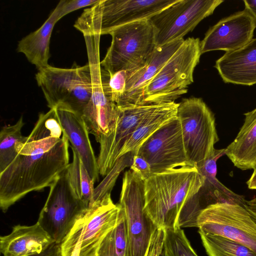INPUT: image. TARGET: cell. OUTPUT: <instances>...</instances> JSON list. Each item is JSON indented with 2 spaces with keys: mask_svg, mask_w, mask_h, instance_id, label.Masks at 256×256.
Listing matches in <instances>:
<instances>
[{
  "mask_svg": "<svg viewBox=\"0 0 256 256\" xmlns=\"http://www.w3.org/2000/svg\"><path fill=\"white\" fill-rule=\"evenodd\" d=\"M126 79V71H120L109 75L108 85L112 100L116 105L124 92Z\"/></svg>",
  "mask_w": 256,
  "mask_h": 256,
  "instance_id": "30",
  "label": "cell"
},
{
  "mask_svg": "<svg viewBox=\"0 0 256 256\" xmlns=\"http://www.w3.org/2000/svg\"><path fill=\"white\" fill-rule=\"evenodd\" d=\"M120 210L108 193L85 210L78 256H96L102 242L117 222Z\"/></svg>",
  "mask_w": 256,
  "mask_h": 256,
  "instance_id": "16",
  "label": "cell"
},
{
  "mask_svg": "<svg viewBox=\"0 0 256 256\" xmlns=\"http://www.w3.org/2000/svg\"><path fill=\"white\" fill-rule=\"evenodd\" d=\"M157 104H129L118 106V116L112 131L100 136V152L97 158L100 174L106 176L120 159L126 142L142 120L158 106Z\"/></svg>",
  "mask_w": 256,
  "mask_h": 256,
  "instance_id": "13",
  "label": "cell"
},
{
  "mask_svg": "<svg viewBox=\"0 0 256 256\" xmlns=\"http://www.w3.org/2000/svg\"><path fill=\"white\" fill-rule=\"evenodd\" d=\"M197 228L241 244L256 254V220L243 206L228 202L210 204L199 214Z\"/></svg>",
  "mask_w": 256,
  "mask_h": 256,
  "instance_id": "10",
  "label": "cell"
},
{
  "mask_svg": "<svg viewBox=\"0 0 256 256\" xmlns=\"http://www.w3.org/2000/svg\"><path fill=\"white\" fill-rule=\"evenodd\" d=\"M29 256H62L60 244L54 243L42 252Z\"/></svg>",
  "mask_w": 256,
  "mask_h": 256,
  "instance_id": "33",
  "label": "cell"
},
{
  "mask_svg": "<svg viewBox=\"0 0 256 256\" xmlns=\"http://www.w3.org/2000/svg\"><path fill=\"white\" fill-rule=\"evenodd\" d=\"M70 142L56 108L41 113L30 134L16 146L17 155L0 172V207L4 212L30 192L50 187L68 166Z\"/></svg>",
  "mask_w": 256,
  "mask_h": 256,
  "instance_id": "1",
  "label": "cell"
},
{
  "mask_svg": "<svg viewBox=\"0 0 256 256\" xmlns=\"http://www.w3.org/2000/svg\"><path fill=\"white\" fill-rule=\"evenodd\" d=\"M71 148L72 161L66 168L68 181L76 196L88 208L94 204L95 181L89 175L76 150Z\"/></svg>",
  "mask_w": 256,
  "mask_h": 256,
  "instance_id": "25",
  "label": "cell"
},
{
  "mask_svg": "<svg viewBox=\"0 0 256 256\" xmlns=\"http://www.w3.org/2000/svg\"><path fill=\"white\" fill-rule=\"evenodd\" d=\"M36 80L48 106L82 116L92 93V77L88 64L60 68L48 65L38 70Z\"/></svg>",
  "mask_w": 256,
  "mask_h": 256,
  "instance_id": "4",
  "label": "cell"
},
{
  "mask_svg": "<svg viewBox=\"0 0 256 256\" xmlns=\"http://www.w3.org/2000/svg\"><path fill=\"white\" fill-rule=\"evenodd\" d=\"M222 0H178L150 19L156 32V46L177 40L212 14Z\"/></svg>",
  "mask_w": 256,
  "mask_h": 256,
  "instance_id": "11",
  "label": "cell"
},
{
  "mask_svg": "<svg viewBox=\"0 0 256 256\" xmlns=\"http://www.w3.org/2000/svg\"><path fill=\"white\" fill-rule=\"evenodd\" d=\"M100 0H61L58 4L55 10L58 18L61 19L68 14L81 8L91 6Z\"/></svg>",
  "mask_w": 256,
  "mask_h": 256,
  "instance_id": "31",
  "label": "cell"
},
{
  "mask_svg": "<svg viewBox=\"0 0 256 256\" xmlns=\"http://www.w3.org/2000/svg\"><path fill=\"white\" fill-rule=\"evenodd\" d=\"M225 154V148L216 150L214 154L208 159L204 166L198 170L205 178L202 190H205L207 206L218 202L238 204L245 207L246 200L242 196L238 194L224 185L216 178L218 160Z\"/></svg>",
  "mask_w": 256,
  "mask_h": 256,
  "instance_id": "24",
  "label": "cell"
},
{
  "mask_svg": "<svg viewBox=\"0 0 256 256\" xmlns=\"http://www.w3.org/2000/svg\"><path fill=\"white\" fill-rule=\"evenodd\" d=\"M204 182L196 166L152 174L144 181V212L158 228H176L180 212L195 200Z\"/></svg>",
  "mask_w": 256,
  "mask_h": 256,
  "instance_id": "2",
  "label": "cell"
},
{
  "mask_svg": "<svg viewBox=\"0 0 256 256\" xmlns=\"http://www.w3.org/2000/svg\"><path fill=\"white\" fill-rule=\"evenodd\" d=\"M200 43L198 38L184 40L146 86L142 104L174 102L187 92L202 54Z\"/></svg>",
  "mask_w": 256,
  "mask_h": 256,
  "instance_id": "5",
  "label": "cell"
},
{
  "mask_svg": "<svg viewBox=\"0 0 256 256\" xmlns=\"http://www.w3.org/2000/svg\"><path fill=\"white\" fill-rule=\"evenodd\" d=\"M184 40H177L162 46H156L144 65L136 70L126 72L124 92L117 106L142 104L144 94L146 86Z\"/></svg>",
  "mask_w": 256,
  "mask_h": 256,
  "instance_id": "17",
  "label": "cell"
},
{
  "mask_svg": "<svg viewBox=\"0 0 256 256\" xmlns=\"http://www.w3.org/2000/svg\"><path fill=\"white\" fill-rule=\"evenodd\" d=\"M253 170V172L247 181L246 184L250 189L256 190V168Z\"/></svg>",
  "mask_w": 256,
  "mask_h": 256,
  "instance_id": "36",
  "label": "cell"
},
{
  "mask_svg": "<svg viewBox=\"0 0 256 256\" xmlns=\"http://www.w3.org/2000/svg\"><path fill=\"white\" fill-rule=\"evenodd\" d=\"M165 230L164 249L168 256H198L182 228Z\"/></svg>",
  "mask_w": 256,
  "mask_h": 256,
  "instance_id": "29",
  "label": "cell"
},
{
  "mask_svg": "<svg viewBox=\"0 0 256 256\" xmlns=\"http://www.w3.org/2000/svg\"><path fill=\"white\" fill-rule=\"evenodd\" d=\"M165 253H166V252H165ZM166 256H168L166 254Z\"/></svg>",
  "mask_w": 256,
  "mask_h": 256,
  "instance_id": "38",
  "label": "cell"
},
{
  "mask_svg": "<svg viewBox=\"0 0 256 256\" xmlns=\"http://www.w3.org/2000/svg\"><path fill=\"white\" fill-rule=\"evenodd\" d=\"M92 93L84 108L82 117L90 133L96 140L113 130L118 116V107L112 100L108 86L101 68L91 70Z\"/></svg>",
  "mask_w": 256,
  "mask_h": 256,
  "instance_id": "15",
  "label": "cell"
},
{
  "mask_svg": "<svg viewBox=\"0 0 256 256\" xmlns=\"http://www.w3.org/2000/svg\"><path fill=\"white\" fill-rule=\"evenodd\" d=\"M245 208L256 220V196L246 202Z\"/></svg>",
  "mask_w": 256,
  "mask_h": 256,
  "instance_id": "35",
  "label": "cell"
},
{
  "mask_svg": "<svg viewBox=\"0 0 256 256\" xmlns=\"http://www.w3.org/2000/svg\"><path fill=\"white\" fill-rule=\"evenodd\" d=\"M208 256H256L245 246L224 236L198 231Z\"/></svg>",
  "mask_w": 256,
  "mask_h": 256,
  "instance_id": "27",
  "label": "cell"
},
{
  "mask_svg": "<svg viewBox=\"0 0 256 256\" xmlns=\"http://www.w3.org/2000/svg\"><path fill=\"white\" fill-rule=\"evenodd\" d=\"M135 154L148 162L152 174L190 166L186 154L181 124L176 116L150 136Z\"/></svg>",
  "mask_w": 256,
  "mask_h": 256,
  "instance_id": "12",
  "label": "cell"
},
{
  "mask_svg": "<svg viewBox=\"0 0 256 256\" xmlns=\"http://www.w3.org/2000/svg\"><path fill=\"white\" fill-rule=\"evenodd\" d=\"M130 170L144 181L152 174L151 167L148 162L136 154L134 155Z\"/></svg>",
  "mask_w": 256,
  "mask_h": 256,
  "instance_id": "32",
  "label": "cell"
},
{
  "mask_svg": "<svg viewBox=\"0 0 256 256\" xmlns=\"http://www.w3.org/2000/svg\"><path fill=\"white\" fill-rule=\"evenodd\" d=\"M55 243L37 222L32 226L18 224L10 233L0 237L2 256H29L39 254Z\"/></svg>",
  "mask_w": 256,
  "mask_h": 256,
  "instance_id": "20",
  "label": "cell"
},
{
  "mask_svg": "<svg viewBox=\"0 0 256 256\" xmlns=\"http://www.w3.org/2000/svg\"><path fill=\"white\" fill-rule=\"evenodd\" d=\"M178 103L175 102L158 104L140 123L136 130L124 144L120 158L128 153L135 154L141 145L154 133L176 116Z\"/></svg>",
  "mask_w": 256,
  "mask_h": 256,
  "instance_id": "23",
  "label": "cell"
},
{
  "mask_svg": "<svg viewBox=\"0 0 256 256\" xmlns=\"http://www.w3.org/2000/svg\"><path fill=\"white\" fill-rule=\"evenodd\" d=\"M178 0H100L84 10L74 26L84 36L108 34L132 22L148 20Z\"/></svg>",
  "mask_w": 256,
  "mask_h": 256,
  "instance_id": "3",
  "label": "cell"
},
{
  "mask_svg": "<svg viewBox=\"0 0 256 256\" xmlns=\"http://www.w3.org/2000/svg\"><path fill=\"white\" fill-rule=\"evenodd\" d=\"M176 116L188 160L200 168L214 154V146L219 140L214 114L201 98L190 97L178 103Z\"/></svg>",
  "mask_w": 256,
  "mask_h": 256,
  "instance_id": "7",
  "label": "cell"
},
{
  "mask_svg": "<svg viewBox=\"0 0 256 256\" xmlns=\"http://www.w3.org/2000/svg\"><path fill=\"white\" fill-rule=\"evenodd\" d=\"M256 28L254 18L246 9L222 18L208 30L200 42L201 53L240 49L253 39Z\"/></svg>",
  "mask_w": 256,
  "mask_h": 256,
  "instance_id": "14",
  "label": "cell"
},
{
  "mask_svg": "<svg viewBox=\"0 0 256 256\" xmlns=\"http://www.w3.org/2000/svg\"><path fill=\"white\" fill-rule=\"evenodd\" d=\"M160 256H166V253H165V250H164V248H163L162 252L161 253V254H160Z\"/></svg>",
  "mask_w": 256,
  "mask_h": 256,
  "instance_id": "37",
  "label": "cell"
},
{
  "mask_svg": "<svg viewBox=\"0 0 256 256\" xmlns=\"http://www.w3.org/2000/svg\"><path fill=\"white\" fill-rule=\"evenodd\" d=\"M109 34L111 44L100 66L110 76L141 68L156 46L155 30L150 20L122 26Z\"/></svg>",
  "mask_w": 256,
  "mask_h": 256,
  "instance_id": "6",
  "label": "cell"
},
{
  "mask_svg": "<svg viewBox=\"0 0 256 256\" xmlns=\"http://www.w3.org/2000/svg\"><path fill=\"white\" fill-rule=\"evenodd\" d=\"M24 124L22 116L12 125L4 126L0 132V172H2L17 155L16 146L22 138V129Z\"/></svg>",
  "mask_w": 256,
  "mask_h": 256,
  "instance_id": "28",
  "label": "cell"
},
{
  "mask_svg": "<svg viewBox=\"0 0 256 256\" xmlns=\"http://www.w3.org/2000/svg\"><path fill=\"white\" fill-rule=\"evenodd\" d=\"M144 181L130 169L124 172L118 204L127 224V256H145L157 226L144 212Z\"/></svg>",
  "mask_w": 256,
  "mask_h": 256,
  "instance_id": "9",
  "label": "cell"
},
{
  "mask_svg": "<svg viewBox=\"0 0 256 256\" xmlns=\"http://www.w3.org/2000/svg\"><path fill=\"white\" fill-rule=\"evenodd\" d=\"M214 67L226 83L256 84V38L240 49L226 52L216 61Z\"/></svg>",
  "mask_w": 256,
  "mask_h": 256,
  "instance_id": "19",
  "label": "cell"
},
{
  "mask_svg": "<svg viewBox=\"0 0 256 256\" xmlns=\"http://www.w3.org/2000/svg\"><path fill=\"white\" fill-rule=\"evenodd\" d=\"M120 208L117 222L102 242L96 256H127V224L124 212Z\"/></svg>",
  "mask_w": 256,
  "mask_h": 256,
  "instance_id": "26",
  "label": "cell"
},
{
  "mask_svg": "<svg viewBox=\"0 0 256 256\" xmlns=\"http://www.w3.org/2000/svg\"><path fill=\"white\" fill-rule=\"evenodd\" d=\"M58 120L71 148L74 149L89 175L95 182L99 179L97 158L89 138L87 126L82 116L71 111L56 108Z\"/></svg>",
  "mask_w": 256,
  "mask_h": 256,
  "instance_id": "18",
  "label": "cell"
},
{
  "mask_svg": "<svg viewBox=\"0 0 256 256\" xmlns=\"http://www.w3.org/2000/svg\"><path fill=\"white\" fill-rule=\"evenodd\" d=\"M86 209L72 191L66 168L50 186L37 222L56 243L60 244Z\"/></svg>",
  "mask_w": 256,
  "mask_h": 256,
  "instance_id": "8",
  "label": "cell"
},
{
  "mask_svg": "<svg viewBox=\"0 0 256 256\" xmlns=\"http://www.w3.org/2000/svg\"><path fill=\"white\" fill-rule=\"evenodd\" d=\"M244 122L225 154L242 170L256 168V108L244 114Z\"/></svg>",
  "mask_w": 256,
  "mask_h": 256,
  "instance_id": "21",
  "label": "cell"
},
{
  "mask_svg": "<svg viewBox=\"0 0 256 256\" xmlns=\"http://www.w3.org/2000/svg\"><path fill=\"white\" fill-rule=\"evenodd\" d=\"M59 20L58 12L54 9L40 28L18 42V52L24 54L38 70L49 65L50 38L54 28Z\"/></svg>",
  "mask_w": 256,
  "mask_h": 256,
  "instance_id": "22",
  "label": "cell"
},
{
  "mask_svg": "<svg viewBox=\"0 0 256 256\" xmlns=\"http://www.w3.org/2000/svg\"><path fill=\"white\" fill-rule=\"evenodd\" d=\"M244 2L245 9L250 14L256 22V0H244Z\"/></svg>",
  "mask_w": 256,
  "mask_h": 256,
  "instance_id": "34",
  "label": "cell"
}]
</instances>
